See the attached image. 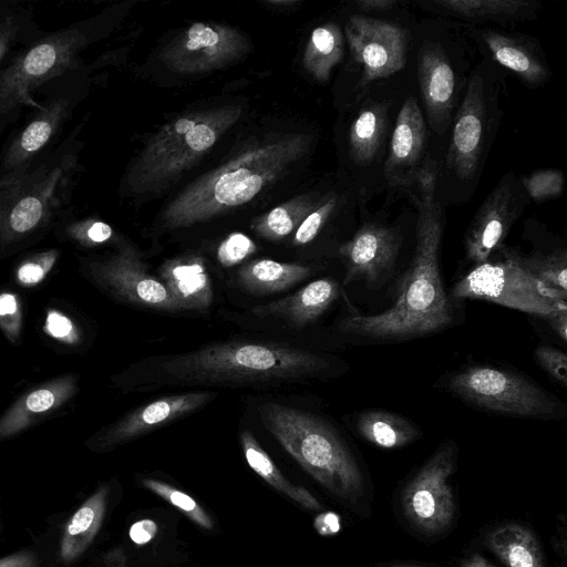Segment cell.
Segmentation results:
<instances>
[{
	"label": "cell",
	"instance_id": "f35d334b",
	"mask_svg": "<svg viewBox=\"0 0 567 567\" xmlns=\"http://www.w3.org/2000/svg\"><path fill=\"white\" fill-rule=\"evenodd\" d=\"M0 327L10 340L19 337L21 308L18 297L11 292L0 293Z\"/></svg>",
	"mask_w": 567,
	"mask_h": 567
},
{
	"label": "cell",
	"instance_id": "9c48e42d",
	"mask_svg": "<svg viewBox=\"0 0 567 567\" xmlns=\"http://www.w3.org/2000/svg\"><path fill=\"white\" fill-rule=\"evenodd\" d=\"M84 44V34L70 28L41 40L16 59L0 76V112H9L19 104L39 107L31 92L75 69L76 54Z\"/></svg>",
	"mask_w": 567,
	"mask_h": 567
},
{
	"label": "cell",
	"instance_id": "1f68e13d",
	"mask_svg": "<svg viewBox=\"0 0 567 567\" xmlns=\"http://www.w3.org/2000/svg\"><path fill=\"white\" fill-rule=\"evenodd\" d=\"M343 55V39L336 24L318 27L312 31L305 56L308 70L319 80H327L331 69Z\"/></svg>",
	"mask_w": 567,
	"mask_h": 567
},
{
	"label": "cell",
	"instance_id": "e575fe53",
	"mask_svg": "<svg viewBox=\"0 0 567 567\" xmlns=\"http://www.w3.org/2000/svg\"><path fill=\"white\" fill-rule=\"evenodd\" d=\"M528 195L542 200L559 196L564 186V176L559 171L545 169L535 172L523 179Z\"/></svg>",
	"mask_w": 567,
	"mask_h": 567
},
{
	"label": "cell",
	"instance_id": "7402d4cb",
	"mask_svg": "<svg viewBox=\"0 0 567 567\" xmlns=\"http://www.w3.org/2000/svg\"><path fill=\"white\" fill-rule=\"evenodd\" d=\"M158 272L179 311H206L212 306V281L200 258L192 256L168 260Z\"/></svg>",
	"mask_w": 567,
	"mask_h": 567
},
{
	"label": "cell",
	"instance_id": "5b68a950",
	"mask_svg": "<svg viewBox=\"0 0 567 567\" xmlns=\"http://www.w3.org/2000/svg\"><path fill=\"white\" fill-rule=\"evenodd\" d=\"M240 109H214L177 118L165 125L134 165L130 184L148 189L174 176L207 152L239 116Z\"/></svg>",
	"mask_w": 567,
	"mask_h": 567
},
{
	"label": "cell",
	"instance_id": "8992f818",
	"mask_svg": "<svg viewBox=\"0 0 567 567\" xmlns=\"http://www.w3.org/2000/svg\"><path fill=\"white\" fill-rule=\"evenodd\" d=\"M446 389L456 398L493 413L518 417L558 419L565 405L532 379L515 371L470 365L452 373Z\"/></svg>",
	"mask_w": 567,
	"mask_h": 567
},
{
	"label": "cell",
	"instance_id": "f6af8a7d",
	"mask_svg": "<svg viewBox=\"0 0 567 567\" xmlns=\"http://www.w3.org/2000/svg\"><path fill=\"white\" fill-rule=\"evenodd\" d=\"M0 567H39V558L32 550H21L0 558Z\"/></svg>",
	"mask_w": 567,
	"mask_h": 567
},
{
	"label": "cell",
	"instance_id": "277c9868",
	"mask_svg": "<svg viewBox=\"0 0 567 567\" xmlns=\"http://www.w3.org/2000/svg\"><path fill=\"white\" fill-rule=\"evenodd\" d=\"M307 143L305 136H292L245 150L182 192L164 212L165 225L188 226L248 203L303 153Z\"/></svg>",
	"mask_w": 567,
	"mask_h": 567
},
{
	"label": "cell",
	"instance_id": "6da1fadb",
	"mask_svg": "<svg viewBox=\"0 0 567 567\" xmlns=\"http://www.w3.org/2000/svg\"><path fill=\"white\" fill-rule=\"evenodd\" d=\"M329 361L317 352L265 340L228 339L197 349L142 359L131 388L271 386L322 375Z\"/></svg>",
	"mask_w": 567,
	"mask_h": 567
},
{
	"label": "cell",
	"instance_id": "8fae6325",
	"mask_svg": "<svg viewBox=\"0 0 567 567\" xmlns=\"http://www.w3.org/2000/svg\"><path fill=\"white\" fill-rule=\"evenodd\" d=\"M346 37L363 82L390 76L404 68L408 34L400 25L355 14L346 24Z\"/></svg>",
	"mask_w": 567,
	"mask_h": 567
},
{
	"label": "cell",
	"instance_id": "e0dca14e",
	"mask_svg": "<svg viewBox=\"0 0 567 567\" xmlns=\"http://www.w3.org/2000/svg\"><path fill=\"white\" fill-rule=\"evenodd\" d=\"M517 215L507 183H501L477 210L465 236L466 258L474 265L489 260L504 241Z\"/></svg>",
	"mask_w": 567,
	"mask_h": 567
},
{
	"label": "cell",
	"instance_id": "4316f807",
	"mask_svg": "<svg viewBox=\"0 0 567 567\" xmlns=\"http://www.w3.org/2000/svg\"><path fill=\"white\" fill-rule=\"evenodd\" d=\"M355 429L369 443L386 450L405 446L420 435L410 420L384 410H364L355 419Z\"/></svg>",
	"mask_w": 567,
	"mask_h": 567
},
{
	"label": "cell",
	"instance_id": "83f0119b",
	"mask_svg": "<svg viewBox=\"0 0 567 567\" xmlns=\"http://www.w3.org/2000/svg\"><path fill=\"white\" fill-rule=\"evenodd\" d=\"M240 443L247 464L265 482L307 509H321L320 502L307 488L292 484L282 475L250 431L240 432Z\"/></svg>",
	"mask_w": 567,
	"mask_h": 567
},
{
	"label": "cell",
	"instance_id": "f546056e",
	"mask_svg": "<svg viewBox=\"0 0 567 567\" xmlns=\"http://www.w3.org/2000/svg\"><path fill=\"white\" fill-rule=\"evenodd\" d=\"M386 125L384 106L371 104L363 107L350 127V151L352 158L360 165L373 161L382 143Z\"/></svg>",
	"mask_w": 567,
	"mask_h": 567
},
{
	"label": "cell",
	"instance_id": "7dc6e473",
	"mask_svg": "<svg viewBox=\"0 0 567 567\" xmlns=\"http://www.w3.org/2000/svg\"><path fill=\"white\" fill-rule=\"evenodd\" d=\"M549 326L554 332L561 339V341H567V308L559 309L548 317Z\"/></svg>",
	"mask_w": 567,
	"mask_h": 567
},
{
	"label": "cell",
	"instance_id": "8d00e7d4",
	"mask_svg": "<svg viewBox=\"0 0 567 567\" xmlns=\"http://www.w3.org/2000/svg\"><path fill=\"white\" fill-rule=\"evenodd\" d=\"M538 365L563 386L567 385V357L555 347L542 344L535 350Z\"/></svg>",
	"mask_w": 567,
	"mask_h": 567
},
{
	"label": "cell",
	"instance_id": "7c38bea8",
	"mask_svg": "<svg viewBox=\"0 0 567 567\" xmlns=\"http://www.w3.org/2000/svg\"><path fill=\"white\" fill-rule=\"evenodd\" d=\"M95 279L120 300L162 312H181L165 285L152 276L131 249L94 266Z\"/></svg>",
	"mask_w": 567,
	"mask_h": 567
},
{
	"label": "cell",
	"instance_id": "cb8c5ba5",
	"mask_svg": "<svg viewBox=\"0 0 567 567\" xmlns=\"http://www.w3.org/2000/svg\"><path fill=\"white\" fill-rule=\"evenodd\" d=\"M109 487L101 486L73 513L64 525L59 545V558L71 564L93 543L105 516Z\"/></svg>",
	"mask_w": 567,
	"mask_h": 567
},
{
	"label": "cell",
	"instance_id": "ac0fdd59",
	"mask_svg": "<svg viewBox=\"0 0 567 567\" xmlns=\"http://www.w3.org/2000/svg\"><path fill=\"white\" fill-rule=\"evenodd\" d=\"M426 141L421 109L413 96L408 97L395 121L384 173L391 183H406L414 175Z\"/></svg>",
	"mask_w": 567,
	"mask_h": 567
},
{
	"label": "cell",
	"instance_id": "9a60e30c",
	"mask_svg": "<svg viewBox=\"0 0 567 567\" xmlns=\"http://www.w3.org/2000/svg\"><path fill=\"white\" fill-rule=\"evenodd\" d=\"M401 239L399 234L380 224L363 225L340 248L347 267L344 284L363 280L375 285L392 269Z\"/></svg>",
	"mask_w": 567,
	"mask_h": 567
},
{
	"label": "cell",
	"instance_id": "603a6c76",
	"mask_svg": "<svg viewBox=\"0 0 567 567\" xmlns=\"http://www.w3.org/2000/svg\"><path fill=\"white\" fill-rule=\"evenodd\" d=\"M75 391L71 375L45 383L19 399L0 419V440L16 435L37 416L48 413L69 400Z\"/></svg>",
	"mask_w": 567,
	"mask_h": 567
},
{
	"label": "cell",
	"instance_id": "836d02e7",
	"mask_svg": "<svg viewBox=\"0 0 567 567\" xmlns=\"http://www.w3.org/2000/svg\"><path fill=\"white\" fill-rule=\"evenodd\" d=\"M142 484L145 488L155 493L174 507L178 508L189 519L199 525L205 529H213L214 523L207 512L188 494L176 487L155 480V478H143Z\"/></svg>",
	"mask_w": 567,
	"mask_h": 567
},
{
	"label": "cell",
	"instance_id": "30bf717a",
	"mask_svg": "<svg viewBox=\"0 0 567 567\" xmlns=\"http://www.w3.org/2000/svg\"><path fill=\"white\" fill-rule=\"evenodd\" d=\"M456 455L453 441L443 443L402 491L404 516L422 533H442L453 520L455 502L450 478L455 471Z\"/></svg>",
	"mask_w": 567,
	"mask_h": 567
},
{
	"label": "cell",
	"instance_id": "f1b7e54d",
	"mask_svg": "<svg viewBox=\"0 0 567 567\" xmlns=\"http://www.w3.org/2000/svg\"><path fill=\"white\" fill-rule=\"evenodd\" d=\"M483 40L493 58L524 81L537 84L546 79L544 63L520 40L494 31L484 32Z\"/></svg>",
	"mask_w": 567,
	"mask_h": 567
},
{
	"label": "cell",
	"instance_id": "484cf974",
	"mask_svg": "<svg viewBox=\"0 0 567 567\" xmlns=\"http://www.w3.org/2000/svg\"><path fill=\"white\" fill-rule=\"evenodd\" d=\"M311 274L312 269L308 266L260 259L240 268L237 280L245 291L264 296L284 291Z\"/></svg>",
	"mask_w": 567,
	"mask_h": 567
},
{
	"label": "cell",
	"instance_id": "d4e9b609",
	"mask_svg": "<svg viewBox=\"0 0 567 567\" xmlns=\"http://www.w3.org/2000/svg\"><path fill=\"white\" fill-rule=\"evenodd\" d=\"M485 545L506 567H544L538 539L522 524L497 526L486 535Z\"/></svg>",
	"mask_w": 567,
	"mask_h": 567
},
{
	"label": "cell",
	"instance_id": "d6a6232c",
	"mask_svg": "<svg viewBox=\"0 0 567 567\" xmlns=\"http://www.w3.org/2000/svg\"><path fill=\"white\" fill-rule=\"evenodd\" d=\"M519 264L537 280L551 289L567 293V258L565 251L550 255L523 257L517 254Z\"/></svg>",
	"mask_w": 567,
	"mask_h": 567
},
{
	"label": "cell",
	"instance_id": "5bb4252c",
	"mask_svg": "<svg viewBox=\"0 0 567 567\" xmlns=\"http://www.w3.org/2000/svg\"><path fill=\"white\" fill-rule=\"evenodd\" d=\"M244 44V38L233 29L197 22L168 47L164 59L179 72L207 71L234 59Z\"/></svg>",
	"mask_w": 567,
	"mask_h": 567
},
{
	"label": "cell",
	"instance_id": "7a4b0ae2",
	"mask_svg": "<svg viewBox=\"0 0 567 567\" xmlns=\"http://www.w3.org/2000/svg\"><path fill=\"white\" fill-rule=\"evenodd\" d=\"M419 186L416 245L395 302L375 315H351L340 321L347 334L373 340H404L441 331L453 322V310L440 270L443 213L435 197L436 169L415 174Z\"/></svg>",
	"mask_w": 567,
	"mask_h": 567
},
{
	"label": "cell",
	"instance_id": "ba28073f",
	"mask_svg": "<svg viewBox=\"0 0 567 567\" xmlns=\"http://www.w3.org/2000/svg\"><path fill=\"white\" fill-rule=\"evenodd\" d=\"M74 174L75 158L66 155L51 168L42 165L0 186V230L13 237L38 228L62 205Z\"/></svg>",
	"mask_w": 567,
	"mask_h": 567
},
{
	"label": "cell",
	"instance_id": "d6986e66",
	"mask_svg": "<svg viewBox=\"0 0 567 567\" xmlns=\"http://www.w3.org/2000/svg\"><path fill=\"white\" fill-rule=\"evenodd\" d=\"M68 109L66 100H54L14 138L3 158L4 174L0 186L13 183L27 174L30 162L50 142L68 114Z\"/></svg>",
	"mask_w": 567,
	"mask_h": 567
},
{
	"label": "cell",
	"instance_id": "c3c4849f",
	"mask_svg": "<svg viewBox=\"0 0 567 567\" xmlns=\"http://www.w3.org/2000/svg\"><path fill=\"white\" fill-rule=\"evenodd\" d=\"M394 6H396V1H394V0H359L358 1L359 9L364 10V11L390 10Z\"/></svg>",
	"mask_w": 567,
	"mask_h": 567
},
{
	"label": "cell",
	"instance_id": "f907efd6",
	"mask_svg": "<svg viewBox=\"0 0 567 567\" xmlns=\"http://www.w3.org/2000/svg\"><path fill=\"white\" fill-rule=\"evenodd\" d=\"M104 567H127L120 550L110 551L104 559Z\"/></svg>",
	"mask_w": 567,
	"mask_h": 567
},
{
	"label": "cell",
	"instance_id": "52a82bcc",
	"mask_svg": "<svg viewBox=\"0 0 567 567\" xmlns=\"http://www.w3.org/2000/svg\"><path fill=\"white\" fill-rule=\"evenodd\" d=\"M504 259L475 265L452 289L454 299H481L526 313L548 317L567 308L566 295L544 285L506 251Z\"/></svg>",
	"mask_w": 567,
	"mask_h": 567
},
{
	"label": "cell",
	"instance_id": "f5cc1de1",
	"mask_svg": "<svg viewBox=\"0 0 567 567\" xmlns=\"http://www.w3.org/2000/svg\"><path fill=\"white\" fill-rule=\"evenodd\" d=\"M389 567H419V566H411V565H401V564H399V565H391Z\"/></svg>",
	"mask_w": 567,
	"mask_h": 567
},
{
	"label": "cell",
	"instance_id": "ab89813d",
	"mask_svg": "<svg viewBox=\"0 0 567 567\" xmlns=\"http://www.w3.org/2000/svg\"><path fill=\"white\" fill-rule=\"evenodd\" d=\"M43 329L51 338L68 344L76 343L80 339L73 321L54 309L48 311Z\"/></svg>",
	"mask_w": 567,
	"mask_h": 567
},
{
	"label": "cell",
	"instance_id": "7bdbcfd3",
	"mask_svg": "<svg viewBox=\"0 0 567 567\" xmlns=\"http://www.w3.org/2000/svg\"><path fill=\"white\" fill-rule=\"evenodd\" d=\"M295 220L284 207H276L267 215L262 233L274 237H284L291 233Z\"/></svg>",
	"mask_w": 567,
	"mask_h": 567
},
{
	"label": "cell",
	"instance_id": "ffe728a7",
	"mask_svg": "<svg viewBox=\"0 0 567 567\" xmlns=\"http://www.w3.org/2000/svg\"><path fill=\"white\" fill-rule=\"evenodd\" d=\"M340 287L332 278H321L286 298L256 307L259 317H271L286 321L295 328H303L326 312L339 298Z\"/></svg>",
	"mask_w": 567,
	"mask_h": 567
},
{
	"label": "cell",
	"instance_id": "74e56055",
	"mask_svg": "<svg viewBox=\"0 0 567 567\" xmlns=\"http://www.w3.org/2000/svg\"><path fill=\"white\" fill-rule=\"evenodd\" d=\"M255 250L254 243L244 234H231L217 250V258L225 267L234 266L244 260Z\"/></svg>",
	"mask_w": 567,
	"mask_h": 567
},
{
	"label": "cell",
	"instance_id": "44dd1931",
	"mask_svg": "<svg viewBox=\"0 0 567 567\" xmlns=\"http://www.w3.org/2000/svg\"><path fill=\"white\" fill-rule=\"evenodd\" d=\"M421 94L432 125L444 130L453 107L455 79L445 54L437 47L423 48L419 60Z\"/></svg>",
	"mask_w": 567,
	"mask_h": 567
},
{
	"label": "cell",
	"instance_id": "816d5d0a",
	"mask_svg": "<svg viewBox=\"0 0 567 567\" xmlns=\"http://www.w3.org/2000/svg\"><path fill=\"white\" fill-rule=\"evenodd\" d=\"M461 567H496L478 554H473L463 560Z\"/></svg>",
	"mask_w": 567,
	"mask_h": 567
},
{
	"label": "cell",
	"instance_id": "4fadbf2b",
	"mask_svg": "<svg viewBox=\"0 0 567 567\" xmlns=\"http://www.w3.org/2000/svg\"><path fill=\"white\" fill-rule=\"evenodd\" d=\"M216 394L214 391L200 390L158 396L136 406L103 431L96 445L105 450L127 443L194 413L209 403Z\"/></svg>",
	"mask_w": 567,
	"mask_h": 567
},
{
	"label": "cell",
	"instance_id": "ee69618b",
	"mask_svg": "<svg viewBox=\"0 0 567 567\" xmlns=\"http://www.w3.org/2000/svg\"><path fill=\"white\" fill-rule=\"evenodd\" d=\"M157 533V525L152 519H142L134 523L130 529L131 539L137 544L143 545L151 542Z\"/></svg>",
	"mask_w": 567,
	"mask_h": 567
},
{
	"label": "cell",
	"instance_id": "681fc988",
	"mask_svg": "<svg viewBox=\"0 0 567 567\" xmlns=\"http://www.w3.org/2000/svg\"><path fill=\"white\" fill-rule=\"evenodd\" d=\"M316 523L318 530L322 534L336 533L339 528L338 518L333 513H328L318 517Z\"/></svg>",
	"mask_w": 567,
	"mask_h": 567
},
{
	"label": "cell",
	"instance_id": "3957f363",
	"mask_svg": "<svg viewBox=\"0 0 567 567\" xmlns=\"http://www.w3.org/2000/svg\"><path fill=\"white\" fill-rule=\"evenodd\" d=\"M259 414L265 427L309 475L353 511L364 512L363 472L330 423L309 411L274 402L262 404Z\"/></svg>",
	"mask_w": 567,
	"mask_h": 567
},
{
	"label": "cell",
	"instance_id": "4dcf8cb0",
	"mask_svg": "<svg viewBox=\"0 0 567 567\" xmlns=\"http://www.w3.org/2000/svg\"><path fill=\"white\" fill-rule=\"evenodd\" d=\"M433 6L445 12L471 20H506L530 11L532 3L523 0H440Z\"/></svg>",
	"mask_w": 567,
	"mask_h": 567
},
{
	"label": "cell",
	"instance_id": "2e32d148",
	"mask_svg": "<svg viewBox=\"0 0 567 567\" xmlns=\"http://www.w3.org/2000/svg\"><path fill=\"white\" fill-rule=\"evenodd\" d=\"M485 131V100L483 82L478 75L470 80L464 100L457 111L447 164L461 178L470 179L477 169Z\"/></svg>",
	"mask_w": 567,
	"mask_h": 567
},
{
	"label": "cell",
	"instance_id": "bcb514c9",
	"mask_svg": "<svg viewBox=\"0 0 567 567\" xmlns=\"http://www.w3.org/2000/svg\"><path fill=\"white\" fill-rule=\"evenodd\" d=\"M19 27L13 17H8L0 24V61L6 54L11 41L13 40Z\"/></svg>",
	"mask_w": 567,
	"mask_h": 567
},
{
	"label": "cell",
	"instance_id": "d590c367",
	"mask_svg": "<svg viewBox=\"0 0 567 567\" xmlns=\"http://www.w3.org/2000/svg\"><path fill=\"white\" fill-rule=\"evenodd\" d=\"M58 251L51 249L24 261L17 269V280L20 285L32 287L40 284L54 266Z\"/></svg>",
	"mask_w": 567,
	"mask_h": 567
},
{
	"label": "cell",
	"instance_id": "b9f144b4",
	"mask_svg": "<svg viewBox=\"0 0 567 567\" xmlns=\"http://www.w3.org/2000/svg\"><path fill=\"white\" fill-rule=\"evenodd\" d=\"M334 205V199L330 198L318 209L309 214L298 227L295 235V243L307 244L311 241L317 236L321 226L324 224L326 219L332 212Z\"/></svg>",
	"mask_w": 567,
	"mask_h": 567
},
{
	"label": "cell",
	"instance_id": "60d3db41",
	"mask_svg": "<svg viewBox=\"0 0 567 567\" xmlns=\"http://www.w3.org/2000/svg\"><path fill=\"white\" fill-rule=\"evenodd\" d=\"M70 235L85 245H96L109 240L113 230L110 225L100 220H86L73 224L69 228Z\"/></svg>",
	"mask_w": 567,
	"mask_h": 567
}]
</instances>
